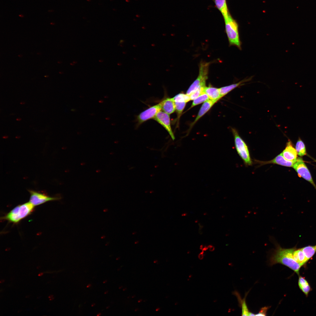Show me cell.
Returning a JSON list of instances; mask_svg holds the SVG:
<instances>
[{"label": "cell", "instance_id": "18", "mask_svg": "<svg viewBox=\"0 0 316 316\" xmlns=\"http://www.w3.org/2000/svg\"><path fill=\"white\" fill-rule=\"evenodd\" d=\"M214 1L215 7L221 12L223 17L229 13L226 0H214Z\"/></svg>", "mask_w": 316, "mask_h": 316}, {"label": "cell", "instance_id": "16", "mask_svg": "<svg viewBox=\"0 0 316 316\" xmlns=\"http://www.w3.org/2000/svg\"><path fill=\"white\" fill-rule=\"evenodd\" d=\"M293 255L295 261L301 266L308 261L301 248L297 250L296 249L293 252Z\"/></svg>", "mask_w": 316, "mask_h": 316}, {"label": "cell", "instance_id": "28", "mask_svg": "<svg viewBox=\"0 0 316 316\" xmlns=\"http://www.w3.org/2000/svg\"><path fill=\"white\" fill-rule=\"evenodd\" d=\"M204 246L202 245H201L200 246V249L201 250H202L203 248H204Z\"/></svg>", "mask_w": 316, "mask_h": 316}, {"label": "cell", "instance_id": "22", "mask_svg": "<svg viewBox=\"0 0 316 316\" xmlns=\"http://www.w3.org/2000/svg\"><path fill=\"white\" fill-rule=\"evenodd\" d=\"M185 102H175L176 111L177 114V123L179 122L180 117L186 105Z\"/></svg>", "mask_w": 316, "mask_h": 316}, {"label": "cell", "instance_id": "9", "mask_svg": "<svg viewBox=\"0 0 316 316\" xmlns=\"http://www.w3.org/2000/svg\"><path fill=\"white\" fill-rule=\"evenodd\" d=\"M154 119L164 128L173 140L175 139L171 126L169 114L160 110L157 113Z\"/></svg>", "mask_w": 316, "mask_h": 316}, {"label": "cell", "instance_id": "7", "mask_svg": "<svg viewBox=\"0 0 316 316\" xmlns=\"http://www.w3.org/2000/svg\"><path fill=\"white\" fill-rule=\"evenodd\" d=\"M30 194L29 202L34 206L43 204L46 202L59 200L61 198L51 197L47 194L32 190H28Z\"/></svg>", "mask_w": 316, "mask_h": 316}, {"label": "cell", "instance_id": "29", "mask_svg": "<svg viewBox=\"0 0 316 316\" xmlns=\"http://www.w3.org/2000/svg\"><path fill=\"white\" fill-rule=\"evenodd\" d=\"M43 273H40L39 274H38V275L39 276H42V275H43Z\"/></svg>", "mask_w": 316, "mask_h": 316}, {"label": "cell", "instance_id": "3", "mask_svg": "<svg viewBox=\"0 0 316 316\" xmlns=\"http://www.w3.org/2000/svg\"><path fill=\"white\" fill-rule=\"evenodd\" d=\"M34 207L30 202L19 205L1 217V219L17 224L30 215L34 210Z\"/></svg>", "mask_w": 316, "mask_h": 316}, {"label": "cell", "instance_id": "5", "mask_svg": "<svg viewBox=\"0 0 316 316\" xmlns=\"http://www.w3.org/2000/svg\"><path fill=\"white\" fill-rule=\"evenodd\" d=\"M210 63L202 61L199 66V75L187 91L186 94L190 95L199 88L205 86L208 78L209 67Z\"/></svg>", "mask_w": 316, "mask_h": 316}, {"label": "cell", "instance_id": "8", "mask_svg": "<svg viewBox=\"0 0 316 316\" xmlns=\"http://www.w3.org/2000/svg\"><path fill=\"white\" fill-rule=\"evenodd\" d=\"M161 110L159 103L141 112L137 116L138 125H140L149 119H154L157 113Z\"/></svg>", "mask_w": 316, "mask_h": 316}, {"label": "cell", "instance_id": "32", "mask_svg": "<svg viewBox=\"0 0 316 316\" xmlns=\"http://www.w3.org/2000/svg\"><path fill=\"white\" fill-rule=\"evenodd\" d=\"M24 103H24V102H21V104H24Z\"/></svg>", "mask_w": 316, "mask_h": 316}, {"label": "cell", "instance_id": "12", "mask_svg": "<svg viewBox=\"0 0 316 316\" xmlns=\"http://www.w3.org/2000/svg\"><path fill=\"white\" fill-rule=\"evenodd\" d=\"M160 103L162 111L169 114L173 113L176 110L175 103L173 98H166Z\"/></svg>", "mask_w": 316, "mask_h": 316}, {"label": "cell", "instance_id": "23", "mask_svg": "<svg viewBox=\"0 0 316 316\" xmlns=\"http://www.w3.org/2000/svg\"><path fill=\"white\" fill-rule=\"evenodd\" d=\"M174 102H187L190 100L189 95L184 93H179L173 98Z\"/></svg>", "mask_w": 316, "mask_h": 316}, {"label": "cell", "instance_id": "17", "mask_svg": "<svg viewBox=\"0 0 316 316\" xmlns=\"http://www.w3.org/2000/svg\"><path fill=\"white\" fill-rule=\"evenodd\" d=\"M298 285L300 289L307 296L312 289L307 280L304 278L300 276L298 280Z\"/></svg>", "mask_w": 316, "mask_h": 316}, {"label": "cell", "instance_id": "14", "mask_svg": "<svg viewBox=\"0 0 316 316\" xmlns=\"http://www.w3.org/2000/svg\"><path fill=\"white\" fill-rule=\"evenodd\" d=\"M251 78V77L245 78L238 83L219 88V92L221 97L225 95L235 88L243 85L245 82L249 81Z\"/></svg>", "mask_w": 316, "mask_h": 316}, {"label": "cell", "instance_id": "30", "mask_svg": "<svg viewBox=\"0 0 316 316\" xmlns=\"http://www.w3.org/2000/svg\"><path fill=\"white\" fill-rule=\"evenodd\" d=\"M21 120V118H17V119H16V120H17V121H20V120Z\"/></svg>", "mask_w": 316, "mask_h": 316}, {"label": "cell", "instance_id": "13", "mask_svg": "<svg viewBox=\"0 0 316 316\" xmlns=\"http://www.w3.org/2000/svg\"><path fill=\"white\" fill-rule=\"evenodd\" d=\"M216 102H215L210 99L204 102L201 107L196 118L191 124L189 129H191L197 121L205 114Z\"/></svg>", "mask_w": 316, "mask_h": 316}, {"label": "cell", "instance_id": "15", "mask_svg": "<svg viewBox=\"0 0 316 316\" xmlns=\"http://www.w3.org/2000/svg\"><path fill=\"white\" fill-rule=\"evenodd\" d=\"M203 91L208 95L210 99L216 102L221 98L219 88L211 86H205L204 88Z\"/></svg>", "mask_w": 316, "mask_h": 316}, {"label": "cell", "instance_id": "19", "mask_svg": "<svg viewBox=\"0 0 316 316\" xmlns=\"http://www.w3.org/2000/svg\"><path fill=\"white\" fill-rule=\"evenodd\" d=\"M295 149L297 155L300 157L307 154L305 145L300 138H298L296 143Z\"/></svg>", "mask_w": 316, "mask_h": 316}, {"label": "cell", "instance_id": "2", "mask_svg": "<svg viewBox=\"0 0 316 316\" xmlns=\"http://www.w3.org/2000/svg\"><path fill=\"white\" fill-rule=\"evenodd\" d=\"M223 18L229 45L235 46L241 50V42L240 38L238 24L231 17L230 13Z\"/></svg>", "mask_w": 316, "mask_h": 316}, {"label": "cell", "instance_id": "24", "mask_svg": "<svg viewBox=\"0 0 316 316\" xmlns=\"http://www.w3.org/2000/svg\"><path fill=\"white\" fill-rule=\"evenodd\" d=\"M205 87L200 88L191 94L189 95L190 100H194L203 92L204 89Z\"/></svg>", "mask_w": 316, "mask_h": 316}, {"label": "cell", "instance_id": "33", "mask_svg": "<svg viewBox=\"0 0 316 316\" xmlns=\"http://www.w3.org/2000/svg\"><path fill=\"white\" fill-rule=\"evenodd\" d=\"M315 246H316V245H315Z\"/></svg>", "mask_w": 316, "mask_h": 316}, {"label": "cell", "instance_id": "1", "mask_svg": "<svg viewBox=\"0 0 316 316\" xmlns=\"http://www.w3.org/2000/svg\"><path fill=\"white\" fill-rule=\"evenodd\" d=\"M276 246L269 258V265L272 266L281 264L289 267L299 275L301 266L295 261L293 255L296 248H284L278 244Z\"/></svg>", "mask_w": 316, "mask_h": 316}, {"label": "cell", "instance_id": "26", "mask_svg": "<svg viewBox=\"0 0 316 316\" xmlns=\"http://www.w3.org/2000/svg\"><path fill=\"white\" fill-rule=\"evenodd\" d=\"M204 250H202V252L199 254L198 255V258L200 260H202L203 259L204 257Z\"/></svg>", "mask_w": 316, "mask_h": 316}, {"label": "cell", "instance_id": "10", "mask_svg": "<svg viewBox=\"0 0 316 316\" xmlns=\"http://www.w3.org/2000/svg\"><path fill=\"white\" fill-rule=\"evenodd\" d=\"M296 160L293 161L287 160L283 156L282 153H280L273 159L267 161H262L255 160V162L260 164V166L267 164H276L281 166L288 167H293Z\"/></svg>", "mask_w": 316, "mask_h": 316}, {"label": "cell", "instance_id": "31", "mask_svg": "<svg viewBox=\"0 0 316 316\" xmlns=\"http://www.w3.org/2000/svg\"><path fill=\"white\" fill-rule=\"evenodd\" d=\"M311 158H312V157H311ZM312 159L313 160H314V161H315V162H316V159H313V158H312Z\"/></svg>", "mask_w": 316, "mask_h": 316}, {"label": "cell", "instance_id": "25", "mask_svg": "<svg viewBox=\"0 0 316 316\" xmlns=\"http://www.w3.org/2000/svg\"><path fill=\"white\" fill-rule=\"evenodd\" d=\"M269 308L268 307H265L262 308L259 313L255 314V316H266L267 312Z\"/></svg>", "mask_w": 316, "mask_h": 316}, {"label": "cell", "instance_id": "21", "mask_svg": "<svg viewBox=\"0 0 316 316\" xmlns=\"http://www.w3.org/2000/svg\"><path fill=\"white\" fill-rule=\"evenodd\" d=\"M209 99L208 95L204 92L193 100L192 104L189 109L202 103L204 102Z\"/></svg>", "mask_w": 316, "mask_h": 316}, {"label": "cell", "instance_id": "4", "mask_svg": "<svg viewBox=\"0 0 316 316\" xmlns=\"http://www.w3.org/2000/svg\"><path fill=\"white\" fill-rule=\"evenodd\" d=\"M231 130L234 138L236 148L238 154L245 165H251L252 162L247 145L240 136L236 129L232 128Z\"/></svg>", "mask_w": 316, "mask_h": 316}, {"label": "cell", "instance_id": "27", "mask_svg": "<svg viewBox=\"0 0 316 316\" xmlns=\"http://www.w3.org/2000/svg\"><path fill=\"white\" fill-rule=\"evenodd\" d=\"M208 249H209V250L211 251H213L215 250L214 247L212 245H209L208 246Z\"/></svg>", "mask_w": 316, "mask_h": 316}, {"label": "cell", "instance_id": "6", "mask_svg": "<svg viewBox=\"0 0 316 316\" xmlns=\"http://www.w3.org/2000/svg\"><path fill=\"white\" fill-rule=\"evenodd\" d=\"M298 176L310 182L316 189V186L312 179L310 173L303 159L298 157L293 167Z\"/></svg>", "mask_w": 316, "mask_h": 316}, {"label": "cell", "instance_id": "20", "mask_svg": "<svg viewBox=\"0 0 316 316\" xmlns=\"http://www.w3.org/2000/svg\"><path fill=\"white\" fill-rule=\"evenodd\" d=\"M301 249L308 261L312 257L316 252L315 246L309 245L301 248Z\"/></svg>", "mask_w": 316, "mask_h": 316}, {"label": "cell", "instance_id": "11", "mask_svg": "<svg viewBox=\"0 0 316 316\" xmlns=\"http://www.w3.org/2000/svg\"><path fill=\"white\" fill-rule=\"evenodd\" d=\"M281 153L285 158L289 161L296 160L298 158L296 149L293 147L292 142L290 140L286 143L285 148Z\"/></svg>", "mask_w": 316, "mask_h": 316}]
</instances>
